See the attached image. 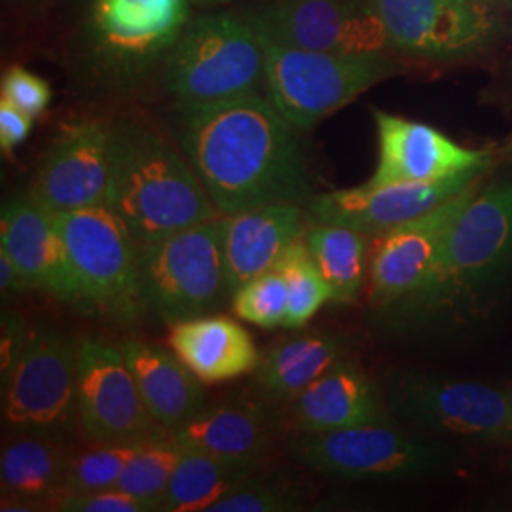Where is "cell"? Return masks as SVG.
<instances>
[{
  "label": "cell",
  "mask_w": 512,
  "mask_h": 512,
  "mask_svg": "<svg viewBox=\"0 0 512 512\" xmlns=\"http://www.w3.org/2000/svg\"><path fill=\"white\" fill-rule=\"evenodd\" d=\"M173 135L220 217L313 198L298 129L262 93L175 105Z\"/></svg>",
  "instance_id": "obj_1"
},
{
  "label": "cell",
  "mask_w": 512,
  "mask_h": 512,
  "mask_svg": "<svg viewBox=\"0 0 512 512\" xmlns=\"http://www.w3.org/2000/svg\"><path fill=\"white\" fill-rule=\"evenodd\" d=\"M105 205L139 247L220 217L181 147L137 122L112 124Z\"/></svg>",
  "instance_id": "obj_2"
},
{
  "label": "cell",
  "mask_w": 512,
  "mask_h": 512,
  "mask_svg": "<svg viewBox=\"0 0 512 512\" xmlns=\"http://www.w3.org/2000/svg\"><path fill=\"white\" fill-rule=\"evenodd\" d=\"M270 42L255 21L217 12L190 19L164 59L175 105H209L266 90Z\"/></svg>",
  "instance_id": "obj_3"
},
{
  "label": "cell",
  "mask_w": 512,
  "mask_h": 512,
  "mask_svg": "<svg viewBox=\"0 0 512 512\" xmlns=\"http://www.w3.org/2000/svg\"><path fill=\"white\" fill-rule=\"evenodd\" d=\"M65 241L78 308L118 323L137 321L147 308L141 279V247L107 205L54 215Z\"/></svg>",
  "instance_id": "obj_4"
},
{
  "label": "cell",
  "mask_w": 512,
  "mask_h": 512,
  "mask_svg": "<svg viewBox=\"0 0 512 512\" xmlns=\"http://www.w3.org/2000/svg\"><path fill=\"white\" fill-rule=\"evenodd\" d=\"M403 71V65L387 52L334 54L270 44L266 97L294 128L310 131Z\"/></svg>",
  "instance_id": "obj_5"
},
{
  "label": "cell",
  "mask_w": 512,
  "mask_h": 512,
  "mask_svg": "<svg viewBox=\"0 0 512 512\" xmlns=\"http://www.w3.org/2000/svg\"><path fill=\"white\" fill-rule=\"evenodd\" d=\"M511 260L512 184H490L463 207L442 239L431 272L404 298V308L421 313L446 306Z\"/></svg>",
  "instance_id": "obj_6"
},
{
  "label": "cell",
  "mask_w": 512,
  "mask_h": 512,
  "mask_svg": "<svg viewBox=\"0 0 512 512\" xmlns=\"http://www.w3.org/2000/svg\"><path fill=\"white\" fill-rule=\"evenodd\" d=\"M148 310L167 325L209 315L230 294L222 251V217L141 245Z\"/></svg>",
  "instance_id": "obj_7"
},
{
  "label": "cell",
  "mask_w": 512,
  "mask_h": 512,
  "mask_svg": "<svg viewBox=\"0 0 512 512\" xmlns=\"http://www.w3.org/2000/svg\"><path fill=\"white\" fill-rule=\"evenodd\" d=\"M76 346L52 327H29L18 365L2 385V420L12 435L67 442L80 429Z\"/></svg>",
  "instance_id": "obj_8"
},
{
  "label": "cell",
  "mask_w": 512,
  "mask_h": 512,
  "mask_svg": "<svg viewBox=\"0 0 512 512\" xmlns=\"http://www.w3.org/2000/svg\"><path fill=\"white\" fill-rule=\"evenodd\" d=\"M192 0H88L90 54L112 84L129 86L165 59L190 21Z\"/></svg>",
  "instance_id": "obj_9"
},
{
  "label": "cell",
  "mask_w": 512,
  "mask_h": 512,
  "mask_svg": "<svg viewBox=\"0 0 512 512\" xmlns=\"http://www.w3.org/2000/svg\"><path fill=\"white\" fill-rule=\"evenodd\" d=\"M389 48L456 61L486 54L509 35V23L482 0H372Z\"/></svg>",
  "instance_id": "obj_10"
},
{
  "label": "cell",
  "mask_w": 512,
  "mask_h": 512,
  "mask_svg": "<svg viewBox=\"0 0 512 512\" xmlns=\"http://www.w3.org/2000/svg\"><path fill=\"white\" fill-rule=\"evenodd\" d=\"M289 454L311 471L332 478H416L437 465L431 446L387 423H368L323 433H294Z\"/></svg>",
  "instance_id": "obj_11"
},
{
  "label": "cell",
  "mask_w": 512,
  "mask_h": 512,
  "mask_svg": "<svg viewBox=\"0 0 512 512\" xmlns=\"http://www.w3.org/2000/svg\"><path fill=\"white\" fill-rule=\"evenodd\" d=\"M247 16L270 44L334 54L387 52L372 0H264Z\"/></svg>",
  "instance_id": "obj_12"
},
{
  "label": "cell",
  "mask_w": 512,
  "mask_h": 512,
  "mask_svg": "<svg viewBox=\"0 0 512 512\" xmlns=\"http://www.w3.org/2000/svg\"><path fill=\"white\" fill-rule=\"evenodd\" d=\"M78 421L97 444L162 435L120 346L86 336L76 346Z\"/></svg>",
  "instance_id": "obj_13"
},
{
  "label": "cell",
  "mask_w": 512,
  "mask_h": 512,
  "mask_svg": "<svg viewBox=\"0 0 512 512\" xmlns=\"http://www.w3.org/2000/svg\"><path fill=\"white\" fill-rule=\"evenodd\" d=\"M112 171V126L82 118L59 131L29 196L52 215L105 205Z\"/></svg>",
  "instance_id": "obj_14"
},
{
  "label": "cell",
  "mask_w": 512,
  "mask_h": 512,
  "mask_svg": "<svg viewBox=\"0 0 512 512\" xmlns=\"http://www.w3.org/2000/svg\"><path fill=\"white\" fill-rule=\"evenodd\" d=\"M484 173L486 169H476L435 183L363 184L313 194L308 217L310 222L346 226L363 236H380L452 200L478 183Z\"/></svg>",
  "instance_id": "obj_15"
},
{
  "label": "cell",
  "mask_w": 512,
  "mask_h": 512,
  "mask_svg": "<svg viewBox=\"0 0 512 512\" xmlns=\"http://www.w3.org/2000/svg\"><path fill=\"white\" fill-rule=\"evenodd\" d=\"M393 404L406 420L480 439L512 435V393L475 382L406 376L393 387Z\"/></svg>",
  "instance_id": "obj_16"
},
{
  "label": "cell",
  "mask_w": 512,
  "mask_h": 512,
  "mask_svg": "<svg viewBox=\"0 0 512 512\" xmlns=\"http://www.w3.org/2000/svg\"><path fill=\"white\" fill-rule=\"evenodd\" d=\"M478 190L475 183L421 217L376 236L368 264L372 306H395L420 287L435 264L442 239Z\"/></svg>",
  "instance_id": "obj_17"
},
{
  "label": "cell",
  "mask_w": 512,
  "mask_h": 512,
  "mask_svg": "<svg viewBox=\"0 0 512 512\" xmlns=\"http://www.w3.org/2000/svg\"><path fill=\"white\" fill-rule=\"evenodd\" d=\"M378 129V165L366 184L435 183L467 171L488 169V150L461 147L433 126L372 110Z\"/></svg>",
  "instance_id": "obj_18"
},
{
  "label": "cell",
  "mask_w": 512,
  "mask_h": 512,
  "mask_svg": "<svg viewBox=\"0 0 512 512\" xmlns=\"http://www.w3.org/2000/svg\"><path fill=\"white\" fill-rule=\"evenodd\" d=\"M0 247L12 256L29 291H42L78 306V283L54 215L29 194L2 205Z\"/></svg>",
  "instance_id": "obj_19"
},
{
  "label": "cell",
  "mask_w": 512,
  "mask_h": 512,
  "mask_svg": "<svg viewBox=\"0 0 512 512\" xmlns=\"http://www.w3.org/2000/svg\"><path fill=\"white\" fill-rule=\"evenodd\" d=\"M308 211L293 203H274L222 217V251L230 294L253 277L274 270L294 241L310 226Z\"/></svg>",
  "instance_id": "obj_20"
},
{
  "label": "cell",
  "mask_w": 512,
  "mask_h": 512,
  "mask_svg": "<svg viewBox=\"0 0 512 512\" xmlns=\"http://www.w3.org/2000/svg\"><path fill=\"white\" fill-rule=\"evenodd\" d=\"M293 433H323L368 423H387L378 387L363 368L342 359L289 403Z\"/></svg>",
  "instance_id": "obj_21"
},
{
  "label": "cell",
  "mask_w": 512,
  "mask_h": 512,
  "mask_svg": "<svg viewBox=\"0 0 512 512\" xmlns=\"http://www.w3.org/2000/svg\"><path fill=\"white\" fill-rule=\"evenodd\" d=\"M275 427L268 406L234 397L224 403L207 404L171 435L183 450L260 465L274 442Z\"/></svg>",
  "instance_id": "obj_22"
},
{
  "label": "cell",
  "mask_w": 512,
  "mask_h": 512,
  "mask_svg": "<svg viewBox=\"0 0 512 512\" xmlns=\"http://www.w3.org/2000/svg\"><path fill=\"white\" fill-rule=\"evenodd\" d=\"M152 420L165 433L177 431L207 406L203 382L179 355L156 344L126 340L120 344Z\"/></svg>",
  "instance_id": "obj_23"
},
{
  "label": "cell",
  "mask_w": 512,
  "mask_h": 512,
  "mask_svg": "<svg viewBox=\"0 0 512 512\" xmlns=\"http://www.w3.org/2000/svg\"><path fill=\"white\" fill-rule=\"evenodd\" d=\"M169 348L203 384L236 380L260 365L251 334L226 315H202L171 325Z\"/></svg>",
  "instance_id": "obj_24"
},
{
  "label": "cell",
  "mask_w": 512,
  "mask_h": 512,
  "mask_svg": "<svg viewBox=\"0 0 512 512\" xmlns=\"http://www.w3.org/2000/svg\"><path fill=\"white\" fill-rule=\"evenodd\" d=\"M73 458L65 440L14 435L0 456L2 499L52 505L54 509Z\"/></svg>",
  "instance_id": "obj_25"
},
{
  "label": "cell",
  "mask_w": 512,
  "mask_h": 512,
  "mask_svg": "<svg viewBox=\"0 0 512 512\" xmlns=\"http://www.w3.org/2000/svg\"><path fill=\"white\" fill-rule=\"evenodd\" d=\"M342 359L344 342L329 332L285 338L260 357L256 385L270 399L291 403Z\"/></svg>",
  "instance_id": "obj_26"
},
{
  "label": "cell",
  "mask_w": 512,
  "mask_h": 512,
  "mask_svg": "<svg viewBox=\"0 0 512 512\" xmlns=\"http://www.w3.org/2000/svg\"><path fill=\"white\" fill-rule=\"evenodd\" d=\"M258 469L260 465L253 463H236L184 450L169 482L162 512H207Z\"/></svg>",
  "instance_id": "obj_27"
},
{
  "label": "cell",
  "mask_w": 512,
  "mask_h": 512,
  "mask_svg": "<svg viewBox=\"0 0 512 512\" xmlns=\"http://www.w3.org/2000/svg\"><path fill=\"white\" fill-rule=\"evenodd\" d=\"M304 241L330 287L332 302H355L366 277L365 236L346 226L310 222Z\"/></svg>",
  "instance_id": "obj_28"
},
{
  "label": "cell",
  "mask_w": 512,
  "mask_h": 512,
  "mask_svg": "<svg viewBox=\"0 0 512 512\" xmlns=\"http://www.w3.org/2000/svg\"><path fill=\"white\" fill-rule=\"evenodd\" d=\"M183 452L171 433L148 439L141 450L129 459L114 488L147 503L152 512L162 511L169 482L183 458Z\"/></svg>",
  "instance_id": "obj_29"
},
{
  "label": "cell",
  "mask_w": 512,
  "mask_h": 512,
  "mask_svg": "<svg viewBox=\"0 0 512 512\" xmlns=\"http://www.w3.org/2000/svg\"><path fill=\"white\" fill-rule=\"evenodd\" d=\"M275 268L283 274L289 289V311L285 327L300 329L310 323L317 311L332 300L330 287L319 272L304 238L294 241Z\"/></svg>",
  "instance_id": "obj_30"
},
{
  "label": "cell",
  "mask_w": 512,
  "mask_h": 512,
  "mask_svg": "<svg viewBox=\"0 0 512 512\" xmlns=\"http://www.w3.org/2000/svg\"><path fill=\"white\" fill-rule=\"evenodd\" d=\"M306 490L287 475L247 476L207 512H291L302 509Z\"/></svg>",
  "instance_id": "obj_31"
},
{
  "label": "cell",
  "mask_w": 512,
  "mask_h": 512,
  "mask_svg": "<svg viewBox=\"0 0 512 512\" xmlns=\"http://www.w3.org/2000/svg\"><path fill=\"white\" fill-rule=\"evenodd\" d=\"M152 439V437H150ZM145 440L99 444L80 456H74L65 476L63 494H84L110 490L118 484L129 459L133 458Z\"/></svg>",
  "instance_id": "obj_32"
},
{
  "label": "cell",
  "mask_w": 512,
  "mask_h": 512,
  "mask_svg": "<svg viewBox=\"0 0 512 512\" xmlns=\"http://www.w3.org/2000/svg\"><path fill=\"white\" fill-rule=\"evenodd\" d=\"M232 308L239 319L260 329L285 327L289 311V289L285 277L277 268L256 275L232 294Z\"/></svg>",
  "instance_id": "obj_33"
},
{
  "label": "cell",
  "mask_w": 512,
  "mask_h": 512,
  "mask_svg": "<svg viewBox=\"0 0 512 512\" xmlns=\"http://www.w3.org/2000/svg\"><path fill=\"white\" fill-rule=\"evenodd\" d=\"M0 92V99L12 103L14 107L27 112L33 118H37L48 109L52 101L50 84L38 74L31 73L23 67H12L4 73L0 82Z\"/></svg>",
  "instance_id": "obj_34"
},
{
  "label": "cell",
  "mask_w": 512,
  "mask_h": 512,
  "mask_svg": "<svg viewBox=\"0 0 512 512\" xmlns=\"http://www.w3.org/2000/svg\"><path fill=\"white\" fill-rule=\"evenodd\" d=\"M54 511L59 512H152L147 503L126 494L118 488L84 492V494H61L55 501Z\"/></svg>",
  "instance_id": "obj_35"
},
{
  "label": "cell",
  "mask_w": 512,
  "mask_h": 512,
  "mask_svg": "<svg viewBox=\"0 0 512 512\" xmlns=\"http://www.w3.org/2000/svg\"><path fill=\"white\" fill-rule=\"evenodd\" d=\"M29 327L25 321L12 313H2V332H0V382L2 385L8 382L14 366L18 365L19 357L27 342Z\"/></svg>",
  "instance_id": "obj_36"
},
{
  "label": "cell",
  "mask_w": 512,
  "mask_h": 512,
  "mask_svg": "<svg viewBox=\"0 0 512 512\" xmlns=\"http://www.w3.org/2000/svg\"><path fill=\"white\" fill-rule=\"evenodd\" d=\"M33 128V116L0 99V147L2 152H12L27 141Z\"/></svg>",
  "instance_id": "obj_37"
},
{
  "label": "cell",
  "mask_w": 512,
  "mask_h": 512,
  "mask_svg": "<svg viewBox=\"0 0 512 512\" xmlns=\"http://www.w3.org/2000/svg\"><path fill=\"white\" fill-rule=\"evenodd\" d=\"M0 291H2L4 298L29 291L25 279L19 274L18 266L12 260V256L8 255L2 247H0Z\"/></svg>",
  "instance_id": "obj_38"
},
{
  "label": "cell",
  "mask_w": 512,
  "mask_h": 512,
  "mask_svg": "<svg viewBox=\"0 0 512 512\" xmlns=\"http://www.w3.org/2000/svg\"><path fill=\"white\" fill-rule=\"evenodd\" d=\"M494 8H501V10H512V0H482Z\"/></svg>",
  "instance_id": "obj_39"
},
{
  "label": "cell",
  "mask_w": 512,
  "mask_h": 512,
  "mask_svg": "<svg viewBox=\"0 0 512 512\" xmlns=\"http://www.w3.org/2000/svg\"><path fill=\"white\" fill-rule=\"evenodd\" d=\"M224 2H228V0H192V4H196V6H217Z\"/></svg>",
  "instance_id": "obj_40"
},
{
  "label": "cell",
  "mask_w": 512,
  "mask_h": 512,
  "mask_svg": "<svg viewBox=\"0 0 512 512\" xmlns=\"http://www.w3.org/2000/svg\"><path fill=\"white\" fill-rule=\"evenodd\" d=\"M503 152H505V156H507V158L512 162V135L509 137V141H507V145H505V150H503Z\"/></svg>",
  "instance_id": "obj_41"
}]
</instances>
